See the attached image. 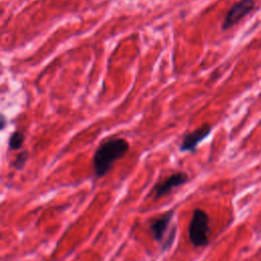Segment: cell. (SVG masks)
<instances>
[{
	"label": "cell",
	"mask_w": 261,
	"mask_h": 261,
	"mask_svg": "<svg viewBox=\"0 0 261 261\" xmlns=\"http://www.w3.org/2000/svg\"><path fill=\"white\" fill-rule=\"evenodd\" d=\"M28 159H29V151H27V150L21 151V152H19V153L16 155L15 159H14L13 162H12V166H13L16 170H21V169H23V167H24V165H25Z\"/></svg>",
	"instance_id": "obj_8"
},
{
	"label": "cell",
	"mask_w": 261,
	"mask_h": 261,
	"mask_svg": "<svg viewBox=\"0 0 261 261\" xmlns=\"http://www.w3.org/2000/svg\"><path fill=\"white\" fill-rule=\"evenodd\" d=\"M5 125H6V119H5V116L2 114V115H1V123H0V126H1V128L3 129V128L5 127Z\"/></svg>",
	"instance_id": "obj_9"
},
{
	"label": "cell",
	"mask_w": 261,
	"mask_h": 261,
	"mask_svg": "<svg viewBox=\"0 0 261 261\" xmlns=\"http://www.w3.org/2000/svg\"><path fill=\"white\" fill-rule=\"evenodd\" d=\"M255 7L254 0H239L232 4V6L227 10L221 29L226 31L240 22L245 16H247Z\"/></svg>",
	"instance_id": "obj_3"
},
{
	"label": "cell",
	"mask_w": 261,
	"mask_h": 261,
	"mask_svg": "<svg viewBox=\"0 0 261 261\" xmlns=\"http://www.w3.org/2000/svg\"><path fill=\"white\" fill-rule=\"evenodd\" d=\"M172 217L173 210H167L149 220L148 230L153 240H155L158 243H161L165 240L164 234L171 223Z\"/></svg>",
	"instance_id": "obj_6"
},
{
	"label": "cell",
	"mask_w": 261,
	"mask_h": 261,
	"mask_svg": "<svg viewBox=\"0 0 261 261\" xmlns=\"http://www.w3.org/2000/svg\"><path fill=\"white\" fill-rule=\"evenodd\" d=\"M210 220L207 212L201 208L194 209L189 223V240L196 248H202L209 243Z\"/></svg>",
	"instance_id": "obj_2"
},
{
	"label": "cell",
	"mask_w": 261,
	"mask_h": 261,
	"mask_svg": "<svg viewBox=\"0 0 261 261\" xmlns=\"http://www.w3.org/2000/svg\"><path fill=\"white\" fill-rule=\"evenodd\" d=\"M189 181V175L184 171H176L166 176L164 179L158 181L152 188V195L155 199L162 198L168 195L173 189L184 186Z\"/></svg>",
	"instance_id": "obj_4"
},
{
	"label": "cell",
	"mask_w": 261,
	"mask_h": 261,
	"mask_svg": "<svg viewBox=\"0 0 261 261\" xmlns=\"http://www.w3.org/2000/svg\"><path fill=\"white\" fill-rule=\"evenodd\" d=\"M129 150V143L124 138H109L101 142L93 155V169L96 178L105 176L113 164L124 157Z\"/></svg>",
	"instance_id": "obj_1"
},
{
	"label": "cell",
	"mask_w": 261,
	"mask_h": 261,
	"mask_svg": "<svg viewBox=\"0 0 261 261\" xmlns=\"http://www.w3.org/2000/svg\"><path fill=\"white\" fill-rule=\"evenodd\" d=\"M24 139V134L21 130L15 129L14 132H12L8 139L9 150H19L23 145Z\"/></svg>",
	"instance_id": "obj_7"
},
{
	"label": "cell",
	"mask_w": 261,
	"mask_h": 261,
	"mask_svg": "<svg viewBox=\"0 0 261 261\" xmlns=\"http://www.w3.org/2000/svg\"><path fill=\"white\" fill-rule=\"evenodd\" d=\"M212 126L209 123H204L198 128L185 134L179 144V151L180 152H189L194 153L198 147V145L205 140L211 133Z\"/></svg>",
	"instance_id": "obj_5"
}]
</instances>
